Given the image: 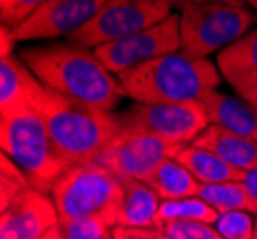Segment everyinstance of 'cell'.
I'll return each instance as SVG.
<instances>
[{
  "label": "cell",
  "mask_w": 257,
  "mask_h": 239,
  "mask_svg": "<svg viewBox=\"0 0 257 239\" xmlns=\"http://www.w3.org/2000/svg\"><path fill=\"white\" fill-rule=\"evenodd\" d=\"M22 62L35 78L65 98L113 111L125 90L94 50L75 42H52L31 46L20 52Z\"/></svg>",
  "instance_id": "cell-1"
},
{
  "label": "cell",
  "mask_w": 257,
  "mask_h": 239,
  "mask_svg": "<svg viewBox=\"0 0 257 239\" xmlns=\"http://www.w3.org/2000/svg\"><path fill=\"white\" fill-rule=\"evenodd\" d=\"M29 106L43 117L54 146L71 166L98 161L117 136V113L92 108L41 84L35 75L29 84Z\"/></svg>",
  "instance_id": "cell-2"
},
{
  "label": "cell",
  "mask_w": 257,
  "mask_h": 239,
  "mask_svg": "<svg viewBox=\"0 0 257 239\" xmlns=\"http://www.w3.org/2000/svg\"><path fill=\"white\" fill-rule=\"evenodd\" d=\"M128 98L137 104H202L221 84V71L207 58L184 50L160 56L119 75Z\"/></svg>",
  "instance_id": "cell-3"
},
{
  "label": "cell",
  "mask_w": 257,
  "mask_h": 239,
  "mask_svg": "<svg viewBox=\"0 0 257 239\" xmlns=\"http://www.w3.org/2000/svg\"><path fill=\"white\" fill-rule=\"evenodd\" d=\"M0 117L2 153L10 157L35 190L50 196L56 180L71 164L54 146L43 117L31 106Z\"/></svg>",
  "instance_id": "cell-4"
},
{
  "label": "cell",
  "mask_w": 257,
  "mask_h": 239,
  "mask_svg": "<svg viewBox=\"0 0 257 239\" xmlns=\"http://www.w3.org/2000/svg\"><path fill=\"white\" fill-rule=\"evenodd\" d=\"M121 194L123 180L94 161L67 168L56 180L50 197L60 220L100 218L115 228Z\"/></svg>",
  "instance_id": "cell-5"
},
{
  "label": "cell",
  "mask_w": 257,
  "mask_h": 239,
  "mask_svg": "<svg viewBox=\"0 0 257 239\" xmlns=\"http://www.w3.org/2000/svg\"><path fill=\"white\" fill-rule=\"evenodd\" d=\"M257 23V14L246 6L184 2L181 8L182 50L198 58H207L217 50L244 38Z\"/></svg>",
  "instance_id": "cell-6"
},
{
  "label": "cell",
  "mask_w": 257,
  "mask_h": 239,
  "mask_svg": "<svg viewBox=\"0 0 257 239\" xmlns=\"http://www.w3.org/2000/svg\"><path fill=\"white\" fill-rule=\"evenodd\" d=\"M173 0H107L90 22L67 36L69 42L94 50L150 29L171 16Z\"/></svg>",
  "instance_id": "cell-7"
},
{
  "label": "cell",
  "mask_w": 257,
  "mask_h": 239,
  "mask_svg": "<svg viewBox=\"0 0 257 239\" xmlns=\"http://www.w3.org/2000/svg\"><path fill=\"white\" fill-rule=\"evenodd\" d=\"M119 130H139L186 146L209 126L202 104H135L117 113Z\"/></svg>",
  "instance_id": "cell-8"
},
{
  "label": "cell",
  "mask_w": 257,
  "mask_h": 239,
  "mask_svg": "<svg viewBox=\"0 0 257 239\" xmlns=\"http://www.w3.org/2000/svg\"><path fill=\"white\" fill-rule=\"evenodd\" d=\"M179 50H182L181 14H171L167 20L150 29L94 48L100 62L117 76L160 56L173 54Z\"/></svg>",
  "instance_id": "cell-9"
},
{
  "label": "cell",
  "mask_w": 257,
  "mask_h": 239,
  "mask_svg": "<svg viewBox=\"0 0 257 239\" xmlns=\"http://www.w3.org/2000/svg\"><path fill=\"white\" fill-rule=\"evenodd\" d=\"M181 146L139 130H119L117 136L100 153L104 164L119 180H146L165 159L175 157Z\"/></svg>",
  "instance_id": "cell-10"
},
{
  "label": "cell",
  "mask_w": 257,
  "mask_h": 239,
  "mask_svg": "<svg viewBox=\"0 0 257 239\" xmlns=\"http://www.w3.org/2000/svg\"><path fill=\"white\" fill-rule=\"evenodd\" d=\"M107 0H48L14 29L18 42L71 36L96 16Z\"/></svg>",
  "instance_id": "cell-11"
},
{
  "label": "cell",
  "mask_w": 257,
  "mask_h": 239,
  "mask_svg": "<svg viewBox=\"0 0 257 239\" xmlns=\"http://www.w3.org/2000/svg\"><path fill=\"white\" fill-rule=\"evenodd\" d=\"M60 222L52 197L29 186L6 206L0 216V238L41 239Z\"/></svg>",
  "instance_id": "cell-12"
},
{
  "label": "cell",
  "mask_w": 257,
  "mask_h": 239,
  "mask_svg": "<svg viewBox=\"0 0 257 239\" xmlns=\"http://www.w3.org/2000/svg\"><path fill=\"white\" fill-rule=\"evenodd\" d=\"M202 106L207 113L209 124H217L257 144V115L242 98H234L215 90L209 96H205Z\"/></svg>",
  "instance_id": "cell-13"
},
{
  "label": "cell",
  "mask_w": 257,
  "mask_h": 239,
  "mask_svg": "<svg viewBox=\"0 0 257 239\" xmlns=\"http://www.w3.org/2000/svg\"><path fill=\"white\" fill-rule=\"evenodd\" d=\"M161 199L142 180H123V194L117 206L121 228H156Z\"/></svg>",
  "instance_id": "cell-14"
},
{
  "label": "cell",
  "mask_w": 257,
  "mask_h": 239,
  "mask_svg": "<svg viewBox=\"0 0 257 239\" xmlns=\"http://www.w3.org/2000/svg\"><path fill=\"white\" fill-rule=\"evenodd\" d=\"M192 144L213 152L217 157H221L226 164L240 172L257 164V144L217 124H209Z\"/></svg>",
  "instance_id": "cell-15"
},
{
  "label": "cell",
  "mask_w": 257,
  "mask_h": 239,
  "mask_svg": "<svg viewBox=\"0 0 257 239\" xmlns=\"http://www.w3.org/2000/svg\"><path fill=\"white\" fill-rule=\"evenodd\" d=\"M173 159H177L182 166H186L200 184L240 182V174H242L240 170L232 168L213 152L200 146H194V144L181 146Z\"/></svg>",
  "instance_id": "cell-16"
},
{
  "label": "cell",
  "mask_w": 257,
  "mask_h": 239,
  "mask_svg": "<svg viewBox=\"0 0 257 239\" xmlns=\"http://www.w3.org/2000/svg\"><path fill=\"white\" fill-rule=\"evenodd\" d=\"M144 182L160 196L161 201L198 197L202 188V184L190 174V170L173 157L165 159Z\"/></svg>",
  "instance_id": "cell-17"
},
{
  "label": "cell",
  "mask_w": 257,
  "mask_h": 239,
  "mask_svg": "<svg viewBox=\"0 0 257 239\" xmlns=\"http://www.w3.org/2000/svg\"><path fill=\"white\" fill-rule=\"evenodd\" d=\"M33 73L16 56L0 60V115L29 106V84Z\"/></svg>",
  "instance_id": "cell-18"
},
{
  "label": "cell",
  "mask_w": 257,
  "mask_h": 239,
  "mask_svg": "<svg viewBox=\"0 0 257 239\" xmlns=\"http://www.w3.org/2000/svg\"><path fill=\"white\" fill-rule=\"evenodd\" d=\"M219 218V212L213 206H209L200 197H186L177 201H161L156 228H161L169 222H205L215 224Z\"/></svg>",
  "instance_id": "cell-19"
},
{
  "label": "cell",
  "mask_w": 257,
  "mask_h": 239,
  "mask_svg": "<svg viewBox=\"0 0 257 239\" xmlns=\"http://www.w3.org/2000/svg\"><path fill=\"white\" fill-rule=\"evenodd\" d=\"M200 199H204L209 206H213L219 214L230 210H249V199L240 182H221V184H202Z\"/></svg>",
  "instance_id": "cell-20"
},
{
  "label": "cell",
  "mask_w": 257,
  "mask_h": 239,
  "mask_svg": "<svg viewBox=\"0 0 257 239\" xmlns=\"http://www.w3.org/2000/svg\"><path fill=\"white\" fill-rule=\"evenodd\" d=\"M217 67L221 75L236 73V71H251L257 73V29L240 38L232 46L219 52Z\"/></svg>",
  "instance_id": "cell-21"
},
{
  "label": "cell",
  "mask_w": 257,
  "mask_h": 239,
  "mask_svg": "<svg viewBox=\"0 0 257 239\" xmlns=\"http://www.w3.org/2000/svg\"><path fill=\"white\" fill-rule=\"evenodd\" d=\"M111 226L100 218H71L60 220L41 239H107Z\"/></svg>",
  "instance_id": "cell-22"
},
{
  "label": "cell",
  "mask_w": 257,
  "mask_h": 239,
  "mask_svg": "<svg viewBox=\"0 0 257 239\" xmlns=\"http://www.w3.org/2000/svg\"><path fill=\"white\" fill-rule=\"evenodd\" d=\"M213 226L225 239H253L255 220L247 210H230L219 214Z\"/></svg>",
  "instance_id": "cell-23"
},
{
  "label": "cell",
  "mask_w": 257,
  "mask_h": 239,
  "mask_svg": "<svg viewBox=\"0 0 257 239\" xmlns=\"http://www.w3.org/2000/svg\"><path fill=\"white\" fill-rule=\"evenodd\" d=\"M0 180H2V182H0V186H2V188H0L2 205L0 206H6L12 199H16L23 190H27V188L31 186L27 182L25 174L12 163V159L8 155H4V153H2V159H0Z\"/></svg>",
  "instance_id": "cell-24"
},
{
  "label": "cell",
  "mask_w": 257,
  "mask_h": 239,
  "mask_svg": "<svg viewBox=\"0 0 257 239\" xmlns=\"http://www.w3.org/2000/svg\"><path fill=\"white\" fill-rule=\"evenodd\" d=\"M48 0H0V20L2 25L16 29L27 18H31Z\"/></svg>",
  "instance_id": "cell-25"
},
{
  "label": "cell",
  "mask_w": 257,
  "mask_h": 239,
  "mask_svg": "<svg viewBox=\"0 0 257 239\" xmlns=\"http://www.w3.org/2000/svg\"><path fill=\"white\" fill-rule=\"evenodd\" d=\"M161 230L167 239H225L213 224L205 222H169Z\"/></svg>",
  "instance_id": "cell-26"
},
{
  "label": "cell",
  "mask_w": 257,
  "mask_h": 239,
  "mask_svg": "<svg viewBox=\"0 0 257 239\" xmlns=\"http://www.w3.org/2000/svg\"><path fill=\"white\" fill-rule=\"evenodd\" d=\"M226 82L234 88V92L249 104V108L255 111L257 115V73L251 71H236V73H226L223 75Z\"/></svg>",
  "instance_id": "cell-27"
},
{
  "label": "cell",
  "mask_w": 257,
  "mask_h": 239,
  "mask_svg": "<svg viewBox=\"0 0 257 239\" xmlns=\"http://www.w3.org/2000/svg\"><path fill=\"white\" fill-rule=\"evenodd\" d=\"M111 239H167L161 228H121L111 230Z\"/></svg>",
  "instance_id": "cell-28"
},
{
  "label": "cell",
  "mask_w": 257,
  "mask_h": 239,
  "mask_svg": "<svg viewBox=\"0 0 257 239\" xmlns=\"http://www.w3.org/2000/svg\"><path fill=\"white\" fill-rule=\"evenodd\" d=\"M240 184L244 186L249 199V210L257 214V164L240 174Z\"/></svg>",
  "instance_id": "cell-29"
},
{
  "label": "cell",
  "mask_w": 257,
  "mask_h": 239,
  "mask_svg": "<svg viewBox=\"0 0 257 239\" xmlns=\"http://www.w3.org/2000/svg\"><path fill=\"white\" fill-rule=\"evenodd\" d=\"M0 34H2V56H12V50H14V46L18 42V38H16V34H14V29L2 25Z\"/></svg>",
  "instance_id": "cell-30"
},
{
  "label": "cell",
  "mask_w": 257,
  "mask_h": 239,
  "mask_svg": "<svg viewBox=\"0 0 257 239\" xmlns=\"http://www.w3.org/2000/svg\"><path fill=\"white\" fill-rule=\"evenodd\" d=\"M184 2H215V4H232V6H244L246 0H181Z\"/></svg>",
  "instance_id": "cell-31"
},
{
  "label": "cell",
  "mask_w": 257,
  "mask_h": 239,
  "mask_svg": "<svg viewBox=\"0 0 257 239\" xmlns=\"http://www.w3.org/2000/svg\"><path fill=\"white\" fill-rule=\"evenodd\" d=\"M246 2L253 8V10H257V0H246Z\"/></svg>",
  "instance_id": "cell-32"
},
{
  "label": "cell",
  "mask_w": 257,
  "mask_h": 239,
  "mask_svg": "<svg viewBox=\"0 0 257 239\" xmlns=\"http://www.w3.org/2000/svg\"><path fill=\"white\" fill-rule=\"evenodd\" d=\"M253 239H257V214H255V228H253Z\"/></svg>",
  "instance_id": "cell-33"
},
{
  "label": "cell",
  "mask_w": 257,
  "mask_h": 239,
  "mask_svg": "<svg viewBox=\"0 0 257 239\" xmlns=\"http://www.w3.org/2000/svg\"><path fill=\"white\" fill-rule=\"evenodd\" d=\"M173 2H177V6H181V8H182V2H181V0H173Z\"/></svg>",
  "instance_id": "cell-34"
},
{
  "label": "cell",
  "mask_w": 257,
  "mask_h": 239,
  "mask_svg": "<svg viewBox=\"0 0 257 239\" xmlns=\"http://www.w3.org/2000/svg\"><path fill=\"white\" fill-rule=\"evenodd\" d=\"M107 239H111V236H109V238H107Z\"/></svg>",
  "instance_id": "cell-35"
},
{
  "label": "cell",
  "mask_w": 257,
  "mask_h": 239,
  "mask_svg": "<svg viewBox=\"0 0 257 239\" xmlns=\"http://www.w3.org/2000/svg\"><path fill=\"white\" fill-rule=\"evenodd\" d=\"M0 239H6V238H0Z\"/></svg>",
  "instance_id": "cell-36"
}]
</instances>
